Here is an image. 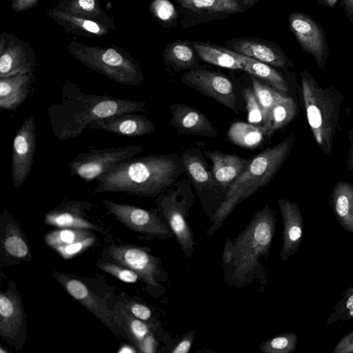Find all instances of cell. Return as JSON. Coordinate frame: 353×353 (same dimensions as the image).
Returning a JSON list of instances; mask_svg holds the SVG:
<instances>
[{
  "instance_id": "cell-1",
  "label": "cell",
  "mask_w": 353,
  "mask_h": 353,
  "mask_svg": "<svg viewBox=\"0 0 353 353\" xmlns=\"http://www.w3.org/2000/svg\"><path fill=\"white\" fill-rule=\"evenodd\" d=\"M146 110L145 101L87 94L77 85L66 81L61 99L48 107V114L54 136L65 141L79 137L94 121Z\"/></svg>"
},
{
  "instance_id": "cell-2",
  "label": "cell",
  "mask_w": 353,
  "mask_h": 353,
  "mask_svg": "<svg viewBox=\"0 0 353 353\" xmlns=\"http://www.w3.org/2000/svg\"><path fill=\"white\" fill-rule=\"evenodd\" d=\"M183 173V165L177 154L133 157L99 176L94 191L155 197L170 188Z\"/></svg>"
},
{
  "instance_id": "cell-3",
  "label": "cell",
  "mask_w": 353,
  "mask_h": 353,
  "mask_svg": "<svg viewBox=\"0 0 353 353\" xmlns=\"http://www.w3.org/2000/svg\"><path fill=\"white\" fill-rule=\"evenodd\" d=\"M294 143V136L291 134L250 159L245 170L230 186L223 201L214 213L212 224L207 231L209 236L219 229L239 203L272 180L290 154Z\"/></svg>"
},
{
  "instance_id": "cell-4",
  "label": "cell",
  "mask_w": 353,
  "mask_h": 353,
  "mask_svg": "<svg viewBox=\"0 0 353 353\" xmlns=\"http://www.w3.org/2000/svg\"><path fill=\"white\" fill-rule=\"evenodd\" d=\"M301 92L307 123L324 154L332 153L343 95L334 87L322 88L306 70L300 72Z\"/></svg>"
},
{
  "instance_id": "cell-5",
  "label": "cell",
  "mask_w": 353,
  "mask_h": 353,
  "mask_svg": "<svg viewBox=\"0 0 353 353\" xmlns=\"http://www.w3.org/2000/svg\"><path fill=\"white\" fill-rule=\"evenodd\" d=\"M275 227V213L265 205L253 216L246 228L232 241L234 269L232 276L234 281L245 283L259 265V258L268 257Z\"/></svg>"
},
{
  "instance_id": "cell-6",
  "label": "cell",
  "mask_w": 353,
  "mask_h": 353,
  "mask_svg": "<svg viewBox=\"0 0 353 353\" xmlns=\"http://www.w3.org/2000/svg\"><path fill=\"white\" fill-rule=\"evenodd\" d=\"M66 48L82 64L117 83L139 85L143 81L139 63L121 47H101L71 41Z\"/></svg>"
},
{
  "instance_id": "cell-7",
  "label": "cell",
  "mask_w": 353,
  "mask_h": 353,
  "mask_svg": "<svg viewBox=\"0 0 353 353\" xmlns=\"http://www.w3.org/2000/svg\"><path fill=\"white\" fill-rule=\"evenodd\" d=\"M187 178L178 179L158 196V210L166 219L176 241L186 256H191L194 240L186 220L194 201V194Z\"/></svg>"
},
{
  "instance_id": "cell-8",
  "label": "cell",
  "mask_w": 353,
  "mask_h": 353,
  "mask_svg": "<svg viewBox=\"0 0 353 353\" xmlns=\"http://www.w3.org/2000/svg\"><path fill=\"white\" fill-rule=\"evenodd\" d=\"M144 150L140 144L103 149H94L79 153L68 165L70 173L90 183L117 164L134 157Z\"/></svg>"
},
{
  "instance_id": "cell-9",
  "label": "cell",
  "mask_w": 353,
  "mask_h": 353,
  "mask_svg": "<svg viewBox=\"0 0 353 353\" xmlns=\"http://www.w3.org/2000/svg\"><path fill=\"white\" fill-rule=\"evenodd\" d=\"M181 11L183 28L243 12L257 0H174Z\"/></svg>"
},
{
  "instance_id": "cell-10",
  "label": "cell",
  "mask_w": 353,
  "mask_h": 353,
  "mask_svg": "<svg viewBox=\"0 0 353 353\" xmlns=\"http://www.w3.org/2000/svg\"><path fill=\"white\" fill-rule=\"evenodd\" d=\"M180 157L184 173L203 205H209L221 197L225 199V194L218 184L212 168L200 148H189Z\"/></svg>"
},
{
  "instance_id": "cell-11",
  "label": "cell",
  "mask_w": 353,
  "mask_h": 353,
  "mask_svg": "<svg viewBox=\"0 0 353 353\" xmlns=\"http://www.w3.org/2000/svg\"><path fill=\"white\" fill-rule=\"evenodd\" d=\"M288 23L302 50L313 57L321 70H325L330 53L323 27L310 16L296 12L290 14Z\"/></svg>"
},
{
  "instance_id": "cell-12",
  "label": "cell",
  "mask_w": 353,
  "mask_h": 353,
  "mask_svg": "<svg viewBox=\"0 0 353 353\" xmlns=\"http://www.w3.org/2000/svg\"><path fill=\"white\" fill-rule=\"evenodd\" d=\"M181 81L227 108L237 112L233 85L224 74L196 67L184 72L181 77Z\"/></svg>"
},
{
  "instance_id": "cell-13",
  "label": "cell",
  "mask_w": 353,
  "mask_h": 353,
  "mask_svg": "<svg viewBox=\"0 0 353 353\" xmlns=\"http://www.w3.org/2000/svg\"><path fill=\"white\" fill-rule=\"evenodd\" d=\"M108 211L125 227L145 235L166 239L174 234L161 221L156 210H144L134 205L103 200Z\"/></svg>"
},
{
  "instance_id": "cell-14",
  "label": "cell",
  "mask_w": 353,
  "mask_h": 353,
  "mask_svg": "<svg viewBox=\"0 0 353 353\" xmlns=\"http://www.w3.org/2000/svg\"><path fill=\"white\" fill-rule=\"evenodd\" d=\"M36 55L30 44L12 33L0 35V77L34 73Z\"/></svg>"
},
{
  "instance_id": "cell-15",
  "label": "cell",
  "mask_w": 353,
  "mask_h": 353,
  "mask_svg": "<svg viewBox=\"0 0 353 353\" xmlns=\"http://www.w3.org/2000/svg\"><path fill=\"white\" fill-rule=\"evenodd\" d=\"M37 135L34 118L30 115L16 132L11 157L12 179L20 187L30 174L33 165Z\"/></svg>"
},
{
  "instance_id": "cell-16",
  "label": "cell",
  "mask_w": 353,
  "mask_h": 353,
  "mask_svg": "<svg viewBox=\"0 0 353 353\" xmlns=\"http://www.w3.org/2000/svg\"><path fill=\"white\" fill-rule=\"evenodd\" d=\"M108 254L115 263L136 272L148 285H159L160 260L145 250L134 246L112 245L108 248Z\"/></svg>"
},
{
  "instance_id": "cell-17",
  "label": "cell",
  "mask_w": 353,
  "mask_h": 353,
  "mask_svg": "<svg viewBox=\"0 0 353 353\" xmlns=\"http://www.w3.org/2000/svg\"><path fill=\"white\" fill-rule=\"evenodd\" d=\"M225 48L284 70L294 68L279 46L264 39L251 37L232 39L225 42Z\"/></svg>"
},
{
  "instance_id": "cell-18",
  "label": "cell",
  "mask_w": 353,
  "mask_h": 353,
  "mask_svg": "<svg viewBox=\"0 0 353 353\" xmlns=\"http://www.w3.org/2000/svg\"><path fill=\"white\" fill-rule=\"evenodd\" d=\"M170 123L179 134L194 135L214 138L218 131L201 112L183 103L170 105Z\"/></svg>"
},
{
  "instance_id": "cell-19",
  "label": "cell",
  "mask_w": 353,
  "mask_h": 353,
  "mask_svg": "<svg viewBox=\"0 0 353 353\" xmlns=\"http://www.w3.org/2000/svg\"><path fill=\"white\" fill-rule=\"evenodd\" d=\"M56 277L73 298L110 328L114 329L117 325H121L116 315L108 310L105 302L91 291L84 283L63 274H59Z\"/></svg>"
},
{
  "instance_id": "cell-20",
  "label": "cell",
  "mask_w": 353,
  "mask_h": 353,
  "mask_svg": "<svg viewBox=\"0 0 353 353\" xmlns=\"http://www.w3.org/2000/svg\"><path fill=\"white\" fill-rule=\"evenodd\" d=\"M88 129H99L121 136L140 137L152 133L155 125L138 112H128L91 122Z\"/></svg>"
},
{
  "instance_id": "cell-21",
  "label": "cell",
  "mask_w": 353,
  "mask_h": 353,
  "mask_svg": "<svg viewBox=\"0 0 353 353\" xmlns=\"http://www.w3.org/2000/svg\"><path fill=\"white\" fill-rule=\"evenodd\" d=\"M283 220V245L281 259L286 261L299 248L303 239V217L298 205L294 201L281 199L278 201Z\"/></svg>"
},
{
  "instance_id": "cell-22",
  "label": "cell",
  "mask_w": 353,
  "mask_h": 353,
  "mask_svg": "<svg viewBox=\"0 0 353 353\" xmlns=\"http://www.w3.org/2000/svg\"><path fill=\"white\" fill-rule=\"evenodd\" d=\"M89 202L63 201L55 209L46 214L44 223L61 228L97 230L98 226L85 218L84 211L91 207Z\"/></svg>"
},
{
  "instance_id": "cell-23",
  "label": "cell",
  "mask_w": 353,
  "mask_h": 353,
  "mask_svg": "<svg viewBox=\"0 0 353 353\" xmlns=\"http://www.w3.org/2000/svg\"><path fill=\"white\" fill-rule=\"evenodd\" d=\"M203 153L211 161L214 176L225 194L251 159L219 150H206Z\"/></svg>"
},
{
  "instance_id": "cell-24",
  "label": "cell",
  "mask_w": 353,
  "mask_h": 353,
  "mask_svg": "<svg viewBox=\"0 0 353 353\" xmlns=\"http://www.w3.org/2000/svg\"><path fill=\"white\" fill-rule=\"evenodd\" d=\"M34 79V73L0 77L1 109L17 110L27 99Z\"/></svg>"
},
{
  "instance_id": "cell-25",
  "label": "cell",
  "mask_w": 353,
  "mask_h": 353,
  "mask_svg": "<svg viewBox=\"0 0 353 353\" xmlns=\"http://www.w3.org/2000/svg\"><path fill=\"white\" fill-rule=\"evenodd\" d=\"M47 15L65 32L78 36L100 37L111 30L99 23L65 13L54 7L47 11Z\"/></svg>"
},
{
  "instance_id": "cell-26",
  "label": "cell",
  "mask_w": 353,
  "mask_h": 353,
  "mask_svg": "<svg viewBox=\"0 0 353 353\" xmlns=\"http://www.w3.org/2000/svg\"><path fill=\"white\" fill-rule=\"evenodd\" d=\"M330 205L341 227L353 234V184L344 181L336 183L330 194Z\"/></svg>"
},
{
  "instance_id": "cell-27",
  "label": "cell",
  "mask_w": 353,
  "mask_h": 353,
  "mask_svg": "<svg viewBox=\"0 0 353 353\" xmlns=\"http://www.w3.org/2000/svg\"><path fill=\"white\" fill-rule=\"evenodd\" d=\"M163 58L166 68L175 72L198 67L201 59L191 41L181 40L168 43L163 50Z\"/></svg>"
},
{
  "instance_id": "cell-28",
  "label": "cell",
  "mask_w": 353,
  "mask_h": 353,
  "mask_svg": "<svg viewBox=\"0 0 353 353\" xmlns=\"http://www.w3.org/2000/svg\"><path fill=\"white\" fill-rule=\"evenodd\" d=\"M54 8L76 17L96 21L111 30L116 28L113 19L102 8L99 0H59Z\"/></svg>"
},
{
  "instance_id": "cell-29",
  "label": "cell",
  "mask_w": 353,
  "mask_h": 353,
  "mask_svg": "<svg viewBox=\"0 0 353 353\" xmlns=\"http://www.w3.org/2000/svg\"><path fill=\"white\" fill-rule=\"evenodd\" d=\"M23 309L17 296L10 292L0 295V333L1 336L13 339L21 330Z\"/></svg>"
},
{
  "instance_id": "cell-30",
  "label": "cell",
  "mask_w": 353,
  "mask_h": 353,
  "mask_svg": "<svg viewBox=\"0 0 353 353\" xmlns=\"http://www.w3.org/2000/svg\"><path fill=\"white\" fill-rule=\"evenodd\" d=\"M223 50L236 58L243 65L244 70L250 74L267 81L272 87L281 92H288L289 85L285 78L273 66L243 55L228 48Z\"/></svg>"
},
{
  "instance_id": "cell-31",
  "label": "cell",
  "mask_w": 353,
  "mask_h": 353,
  "mask_svg": "<svg viewBox=\"0 0 353 353\" xmlns=\"http://www.w3.org/2000/svg\"><path fill=\"white\" fill-rule=\"evenodd\" d=\"M265 137L266 135L262 127L243 121L233 123L227 132V138L231 143L248 149L259 147Z\"/></svg>"
},
{
  "instance_id": "cell-32",
  "label": "cell",
  "mask_w": 353,
  "mask_h": 353,
  "mask_svg": "<svg viewBox=\"0 0 353 353\" xmlns=\"http://www.w3.org/2000/svg\"><path fill=\"white\" fill-rule=\"evenodd\" d=\"M296 107L294 100L284 94L272 108L263 126L266 137H271L294 118Z\"/></svg>"
},
{
  "instance_id": "cell-33",
  "label": "cell",
  "mask_w": 353,
  "mask_h": 353,
  "mask_svg": "<svg viewBox=\"0 0 353 353\" xmlns=\"http://www.w3.org/2000/svg\"><path fill=\"white\" fill-rule=\"evenodd\" d=\"M191 42L203 61L225 68L244 70L241 62L224 50L223 46L194 41Z\"/></svg>"
},
{
  "instance_id": "cell-34",
  "label": "cell",
  "mask_w": 353,
  "mask_h": 353,
  "mask_svg": "<svg viewBox=\"0 0 353 353\" xmlns=\"http://www.w3.org/2000/svg\"><path fill=\"white\" fill-rule=\"evenodd\" d=\"M122 325L128 336L139 349L145 339L152 334V323L140 320L134 316L130 312H123Z\"/></svg>"
},
{
  "instance_id": "cell-35",
  "label": "cell",
  "mask_w": 353,
  "mask_h": 353,
  "mask_svg": "<svg viewBox=\"0 0 353 353\" xmlns=\"http://www.w3.org/2000/svg\"><path fill=\"white\" fill-rule=\"evenodd\" d=\"M252 81L253 90L263 110V128L272 108L283 94L273 89L272 87L261 83L254 76L252 77Z\"/></svg>"
},
{
  "instance_id": "cell-36",
  "label": "cell",
  "mask_w": 353,
  "mask_h": 353,
  "mask_svg": "<svg viewBox=\"0 0 353 353\" xmlns=\"http://www.w3.org/2000/svg\"><path fill=\"white\" fill-rule=\"evenodd\" d=\"M94 236L85 229L62 228L48 233L44 240L52 248L79 241Z\"/></svg>"
},
{
  "instance_id": "cell-37",
  "label": "cell",
  "mask_w": 353,
  "mask_h": 353,
  "mask_svg": "<svg viewBox=\"0 0 353 353\" xmlns=\"http://www.w3.org/2000/svg\"><path fill=\"white\" fill-rule=\"evenodd\" d=\"M298 336L294 333H283L274 336L259 345L264 353H291L296 347Z\"/></svg>"
},
{
  "instance_id": "cell-38",
  "label": "cell",
  "mask_w": 353,
  "mask_h": 353,
  "mask_svg": "<svg viewBox=\"0 0 353 353\" xmlns=\"http://www.w3.org/2000/svg\"><path fill=\"white\" fill-rule=\"evenodd\" d=\"M149 10L152 17L165 28L174 26L179 17L175 6L169 0L152 1Z\"/></svg>"
},
{
  "instance_id": "cell-39",
  "label": "cell",
  "mask_w": 353,
  "mask_h": 353,
  "mask_svg": "<svg viewBox=\"0 0 353 353\" xmlns=\"http://www.w3.org/2000/svg\"><path fill=\"white\" fill-rule=\"evenodd\" d=\"M6 231L3 241L6 251L14 257L26 258L29 254V248L18 229L13 225H8Z\"/></svg>"
},
{
  "instance_id": "cell-40",
  "label": "cell",
  "mask_w": 353,
  "mask_h": 353,
  "mask_svg": "<svg viewBox=\"0 0 353 353\" xmlns=\"http://www.w3.org/2000/svg\"><path fill=\"white\" fill-rule=\"evenodd\" d=\"M350 319H353V292L344 291L342 299L330 314L327 324L331 325L339 320L345 321Z\"/></svg>"
},
{
  "instance_id": "cell-41",
  "label": "cell",
  "mask_w": 353,
  "mask_h": 353,
  "mask_svg": "<svg viewBox=\"0 0 353 353\" xmlns=\"http://www.w3.org/2000/svg\"><path fill=\"white\" fill-rule=\"evenodd\" d=\"M243 97L246 103L248 122L263 128V110L253 89L245 88Z\"/></svg>"
},
{
  "instance_id": "cell-42",
  "label": "cell",
  "mask_w": 353,
  "mask_h": 353,
  "mask_svg": "<svg viewBox=\"0 0 353 353\" xmlns=\"http://www.w3.org/2000/svg\"><path fill=\"white\" fill-rule=\"evenodd\" d=\"M98 266L103 271L125 283H135L141 279L140 276L134 270L117 263H99Z\"/></svg>"
},
{
  "instance_id": "cell-43",
  "label": "cell",
  "mask_w": 353,
  "mask_h": 353,
  "mask_svg": "<svg viewBox=\"0 0 353 353\" xmlns=\"http://www.w3.org/2000/svg\"><path fill=\"white\" fill-rule=\"evenodd\" d=\"M95 241L94 236L88 239L77 241L72 243L58 245L54 247L53 249L58 252L62 257L65 259H69L80 254L88 247L92 245Z\"/></svg>"
},
{
  "instance_id": "cell-44",
  "label": "cell",
  "mask_w": 353,
  "mask_h": 353,
  "mask_svg": "<svg viewBox=\"0 0 353 353\" xmlns=\"http://www.w3.org/2000/svg\"><path fill=\"white\" fill-rule=\"evenodd\" d=\"M128 310L136 318L149 322L152 319V312L147 306L137 303H132L128 306Z\"/></svg>"
},
{
  "instance_id": "cell-45",
  "label": "cell",
  "mask_w": 353,
  "mask_h": 353,
  "mask_svg": "<svg viewBox=\"0 0 353 353\" xmlns=\"http://www.w3.org/2000/svg\"><path fill=\"white\" fill-rule=\"evenodd\" d=\"M194 330H191L187 332L179 341V342L174 346V347L171 350V352L188 353L191 349L194 338Z\"/></svg>"
},
{
  "instance_id": "cell-46",
  "label": "cell",
  "mask_w": 353,
  "mask_h": 353,
  "mask_svg": "<svg viewBox=\"0 0 353 353\" xmlns=\"http://www.w3.org/2000/svg\"><path fill=\"white\" fill-rule=\"evenodd\" d=\"M332 353H353V330L339 341Z\"/></svg>"
},
{
  "instance_id": "cell-47",
  "label": "cell",
  "mask_w": 353,
  "mask_h": 353,
  "mask_svg": "<svg viewBox=\"0 0 353 353\" xmlns=\"http://www.w3.org/2000/svg\"><path fill=\"white\" fill-rule=\"evenodd\" d=\"M40 0H11V9L15 12H25L35 8Z\"/></svg>"
},
{
  "instance_id": "cell-48",
  "label": "cell",
  "mask_w": 353,
  "mask_h": 353,
  "mask_svg": "<svg viewBox=\"0 0 353 353\" xmlns=\"http://www.w3.org/2000/svg\"><path fill=\"white\" fill-rule=\"evenodd\" d=\"M234 255L233 241L228 239L223 253V263L224 265H228L232 263Z\"/></svg>"
},
{
  "instance_id": "cell-49",
  "label": "cell",
  "mask_w": 353,
  "mask_h": 353,
  "mask_svg": "<svg viewBox=\"0 0 353 353\" xmlns=\"http://www.w3.org/2000/svg\"><path fill=\"white\" fill-rule=\"evenodd\" d=\"M341 4L348 21L353 24V0H342Z\"/></svg>"
},
{
  "instance_id": "cell-50",
  "label": "cell",
  "mask_w": 353,
  "mask_h": 353,
  "mask_svg": "<svg viewBox=\"0 0 353 353\" xmlns=\"http://www.w3.org/2000/svg\"><path fill=\"white\" fill-rule=\"evenodd\" d=\"M347 170L350 172H353V138L350 142V147L349 150V154L347 161Z\"/></svg>"
},
{
  "instance_id": "cell-51",
  "label": "cell",
  "mask_w": 353,
  "mask_h": 353,
  "mask_svg": "<svg viewBox=\"0 0 353 353\" xmlns=\"http://www.w3.org/2000/svg\"><path fill=\"white\" fill-rule=\"evenodd\" d=\"M319 3L327 8H334L339 0H316Z\"/></svg>"
},
{
  "instance_id": "cell-52",
  "label": "cell",
  "mask_w": 353,
  "mask_h": 353,
  "mask_svg": "<svg viewBox=\"0 0 353 353\" xmlns=\"http://www.w3.org/2000/svg\"><path fill=\"white\" fill-rule=\"evenodd\" d=\"M345 292H353V286H352V287H350V288H349L346 289V290H345Z\"/></svg>"
}]
</instances>
